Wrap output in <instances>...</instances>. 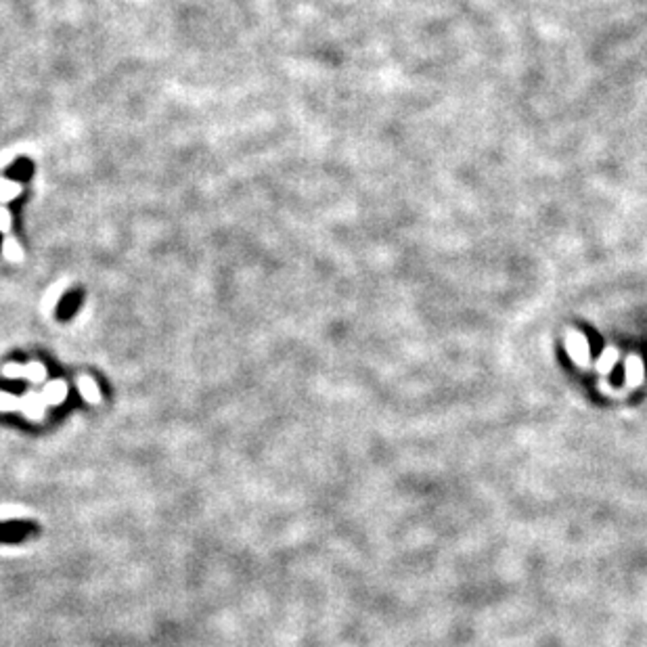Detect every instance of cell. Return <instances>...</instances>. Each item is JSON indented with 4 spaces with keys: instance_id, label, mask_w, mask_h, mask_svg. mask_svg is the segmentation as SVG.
Wrapping results in <instances>:
<instances>
[{
    "instance_id": "5b68a950",
    "label": "cell",
    "mask_w": 647,
    "mask_h": 647,
    "mask_svg": "<svg viewBox=\"0 0 647 647\" xmlns=\"http://www.w3.org/2000/svg\"><path fill=\"white\" fill-rule=\"evenodd\" d=\"M3 254H5V258L11 260V262H19V260L23 258L21 245H19V241H15V239H7V241L3 243Z\"/></svg>"
},
{
    "instance_id": "7a4b0ae2",
    "label": "cell",
    "mask_w": 647,
    "mask_h": 647,
    "mask_svg": "<svg viewBox=\"0 0 647 647\" xmlns=\"http://www.w3.org/2000/svg\"><path fill=\"white\" fill-rule=\"evenodd\" d=\"M80 304H82V294H80V291H72V294H68V296L61 300L59 308H57V316H59L61 320L72 318V316H74V312L80 308Z\"/></svg>"
},
{
    "instance_id": "6da1fadb",
    "label": "cell",
    "mask_w": 647,
    "mask_h": 647,
    "mask_svg": "<svg viewBox=\"0 0 647 647\" xmlns=\"http://www.w3.org/2000/svg\"><path fill=\"white\" fill-rule=\"evenodd\" d=\"M38 524L32 520H11V522H0V543L5 545H17L28 541L30 536L38 534Z\"/></svg>"
},
{
    "instance_id": "3957f363",
    "label": "cell",
    "mask_w": 647,
    "mask_h": 647,
    "mask_svg": "<svg viewBox=\"0 0 647 647\" xmlns=\"http://www.w3.org/2000/svg\"><path fill=\"white\" fill-rule=\"evenodd\" d=\"M21 193V185L17 181H0V199L11 201Z\"/></svg>"
},
{
    "instance_id": "8992f818",
    "label": "cell",
    "mask_w": 647,
    "mask_h": 647,
    "mask_svg": "<svg viewBox=\"0 0 647 647\" xmlns=\"http://www.w3.org/2000/svg\"><path fill=\"white\" fill-rule=\"evenodd\" d=\"M9 229H11V216H9L7 209L0 207V233H5Z\"/></svg>"
},
{
    "instance_id": "277c9868",
    "label": "cell",
    "mask_w": 647,
    "mask_h": 647,
    "mask_svg": "<svg viewBox=\"0 0 647 647\" xmlns=\"http://www.w3.org/2000/svg\"><path fill=\"white\" fill-rule=\"evenodd\" d=\"M11 178H15L17 183L19 181H28L30 176H32V164L28 159H19V161H15V166L11 168Z\"/></svg>"
}]
</instances>
